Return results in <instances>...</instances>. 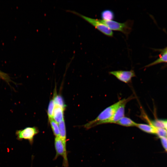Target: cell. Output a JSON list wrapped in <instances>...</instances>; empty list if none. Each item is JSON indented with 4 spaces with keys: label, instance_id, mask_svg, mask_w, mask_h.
<instances>
[{
    "label": "cell",
    "instance_id": "6da1fadb",
    "mask_svg": "<svg viewBox=\"0 0 167 167\" xmlns=\"http://www.w3.org/2000/svg\"><path fill=\"white\" fill-rule=\"evenodd\" d=\"M122 99L104 109L94 119L84 125L87 129H90L98 125L106 124L113 116L115 111L121 103Z\"/></svg>",
    "mask_w": 167,
    "mask_h": 167
},
{
    "label": "cell",
    "instance_id": "7a4b0ae2",
    "mask_svg": "<svg viewBox=\"0 0 167 167\" xmlns=\"http://www.w3.org/2000/svg\"><path fill=\"white\" fill-rule=\"evenodd\" d=\"M100 20L111 30L121 32L127 36L131 32L133 24V20H127L124 23H120L113 20Z\"/></svg>",
    "mask_w": 167,
    "mask_h": 167
},
{
    "label": "cell",
    "instance_id": "3957f363",
    "mask_svg": "<svg viewBox=\"0 0 167 167\" xmlns=\"http://www.w3.org/2000/svg\"><path fill=\"white\" fill-rule=\"evenodd\" d=\"M67 11L80 17L105 35L109 37L113 36L112 31L101 23L100 19L89 17L75 11L68 10H67Z\"/></svg>",
    "mask_w": 167,
    "mask_h": 167
},
{
    "label": "cell",
    "instance_id": "277c9868",
    "mask_svg": "<svg viewBox=\"0 0 167 167\" xmlns=\"http://www.w3.org/2000/svg\"><path fill=\"white\" fill-rule=\"evenodd\" d=\"M39 132L38 129L36 126L27 127L16 130L15 135L17 140L21 141L23 139L27 140L31 145H32L34 136Z\"/></svg>",
    "mask_w": 167,
    "mask_h": 167
},
{
    "label": "cell",
    "instance_id": "5b68a950",
    "mask_svg": "<svg viewBox=\"0 0 167 167\" xmlns=\"http://www.w3.org/2000/svg\"><path fill=\"white\" fill-rule=\"evenodd\" d=\"M54 147L56 154L54 159L59 156H62L63 159L64 167H68V161L67 157L66 144L64 143L59 136L55 137Z\"/></svg>",
    "mask_w": 167,
    "mask_h": 167
},
{
    "label": "cell",
    "instance_id": "8992f818",
    "mask_svg": "<svg viewBox=\"0 0 167 167\" xmlns=\"http://www.w3.org/2000/svg\"><path fill=\"white\" fill-rule=\"evenodd\" d=\"M134 98V96H131L126 98L122 99L121 103L117 108L113 116L106 122V123L116 124L121 119L124 117L125 107L126 103Z\"/></svg>",
    "mask_w": 167,
    "mask_h": 167
},
{
    "label": "cell",
    "instance_id": "52a82bcc",
    "mask_svg": "<svg viewBox=\"0 0 167 167\" xmlns=\"http://www.w3.org/2000/svg\"><path fill=\"white\" fill-rule=\"evenodd\" d=\"M109 73L114 76L120 81L126 84L130 83L132 79L135 76V73L132 70L112 71L109 72Z\"/></svg>",
    "mask_w": 167,
    "mask_h": 167
},
{
    "label": "cell",
    "instance_id": "ba28073f",
    "mask_svg": "<svg viewBox=\"0 0 167 167\" xmlns=\"http://www.w3.org/2000/svg\"><path fill=\"white\" fill-rule=\"evenodd\" d=\"M65 109L59 107L55 106L54 111L53 118L58 124L64 120Z\"/></svg>",
    "mask_w": 167,
    "mask_h": 167
},
{
    "label": "cell",
    "instance_id": "9c48e42d",
    "mask_svg": "<svg viewBox=\"0 0 167 167\" xmlns=\"http://www.w3.org/2000/svg\"><path fill=\"white\" fill-rule=\"evenodd\" d=\"M136 126L146 132L153 134L156 133V128L150 124L137 123Z\"/></svg>",
    "mask_w": 167,
    "mask_h": 167
},
{
    "label": "cell",
    "instance_id": "30bf717a",
    "mask_svg": "<svg viewBox=\"0 0 167 167\" xmlns=\"http://www.w3.org/2000/svg\"><path fill=\"white\" fill-rule=\"evenodd\" d=\"M137 123L130 118L125 116L116 123L117 124L126 127L136 126Z\"/></svg>",
    "mask_w": 167,
    "mask_h": 167
},
{
    "label": "cell",
    "instance_id": "8fae6325",
    "mask_svg": "<svg viewBox=\"0 0 167 167\" xmlns=\"http://www.w3.org/2000/svg\"><path fill=\"white\" fill-rule=\"evenodd\" d=\"M58 124L59 128V137L63 142L66 144V131L64 119L60 122Z\"/></svg>",
    "mask_w": 167,
    "mask_h": 167
},
{
    "label": "cell",
    "instance_id": "7c38bea8",
    "mask_svg": "<svg viewBox=\"0 0 167 167\" xmlns=\"http://www.w3.org/2000/svg\"><path fill=\"white\" fill-rule=\"evenodd\" d=\"M54 102L55 106L59 107L65 109L66 105L62 97L59 95H58L56 92H54L52 98Z\"/></svg>",
    "mask_w": 167,
    "mask_h": 167
},
{
    "label": "cell",
    "instance_id": "4fadbf2b",
    "mask_svg": "<svg viewBox=\"0 0 167 167\" xmlns=\"http://www.w3.org/2000/svg\"><path fill=\"white\" fill-rule=\"evenodd\" d=\"M101 17L102 20L106 21L112 20L114 18V14L110 10H103L101 13Z\"/></svg>",
    "mask_w": 167,
    "mask_h": 167
},
{
    "label": "cell",
    "instance_id": "5bb4252c",
    "mask_svg": "<svg viewBox=\"0 0 167 167\" xmlns=\"http://www.w3.org/2000/svg\"><path fill=\"white\" fill-rule=\"evenodd\" d=\"M163 62H167V49L166 48L163 50L162 54L159 58L151 63L147 65L146 67H149Z\"/></svg>",
    "mask_w": 167,
    "mask_h": 167
},
{
    "label": "cell",
    "instance_id": "9a60e30c",
    "mask_svg": "<svg viewBox=\"0 0 167 167\" xmlns=\"http://www.w3.org/2000/svg\"><path fill=\"white\" fill-rule=\"evenodd\" d=\"M52 131L55 137L59 136V128L58 124L53 118L49 120Z\"/></svg>",
    "mask_w": 167,
    "mask_h": 167
},
{
    "label": "cell",
    "instance_id": "2e32d148",
    "mask_svg": "<svg viewBox=\"0 0 167 167\" xmlns=\"http://www.w3.org/2000/svg\"><path fill=\"white\" fill-rule=\"evenodd\" d=\"M164 121V120L158 119L153 120H150L149 119H147V121L149 124L156 128H165Z\"/></svg>",
    "mask_w": 167,
    "mask_h": 167
},
{
    "label": "cell",
    "instance_id": "e0dca14e",
    "mask_svg": "<svg viewBox=\"0 0 167 167\" xmlns=\"http://www.w3.org/2000/svg\"><path fill=\"white\" fill-rule=\"evenodd\" d=\"M55 107L54 102L52 99L49 101L47 110V114L49 120L53 118L54 111Z\"/></svg>",
    "mask_w": 167,
    "mask_h": 167
},
{
    "label": "cell",
    "instance_id": "ac0fdd59",
    "mask_svg": "<svg viewBox=\"0 0 167 167\" xmlns=\"http://www.w3.org/2000/svg\"><path fill=\"white\" fill-rule=\"evenodd\" d=\"M160 138L165 137L167 136V130L162 128H156V133Z\"/></svg>",
    "mask_w": 167,
    "mask_h": 167
},
{
    "label": "cell",
    "instance_id": "d6986e66",
    "mask_svg": "<svg viewBox=\"0 0 167 167\" xmlns=\"http://www.w3.org/2000/svg\"><path fill=\"white\" fill-rule=\"evenodd\" d=\"M0 79L9 84L11 80L8 74L0 70Z\"/></svg>",
    "mask_w": 167,
    "mask_h": 167
},
{
    "label": "cell",
    "instance_id": "ffe728a7",
    "mask_svg": "<svg viewBox=\"0 0 167 167\" xmlns=\"http://www.w3.org/2000/svg\"><path fill=\"white\" fill-rule=\"evenodd\" d=\"M163 147L167 151V138L166 137L160 138Z\"/></svg>",
    "mask_w": 167,
    "mask_h": 167
},
{
    "label": "cell",
    "instance_id": "44dd1931",
    "mask_svg": "<svg viewBox=\"0 0 167 167\" xmlns=\"http://www.w3.org/2000/svg\"><path fill=\"white\" fill-rule=\"evenodd\" d=\"M164 123L165 125V127L167 130V120H164Z\"/></svg>",
    "mask_w": 167,
    "mask_h": 167
},
{
    "label": "cell",
    "instance_id": "7402d4cb",
    "mask_svg": "<svg viewBox=\"0 0 167 167\" xmlns=\"http://www.w3.org/2000/svg\"><path fill=\"white\" fill-rule=\"evenodd\" d=\"M166 49H167V47L166 48Z\"/></svg>",
    "mask_w": 167,
    "mask_h": 167
}]
</instances>
